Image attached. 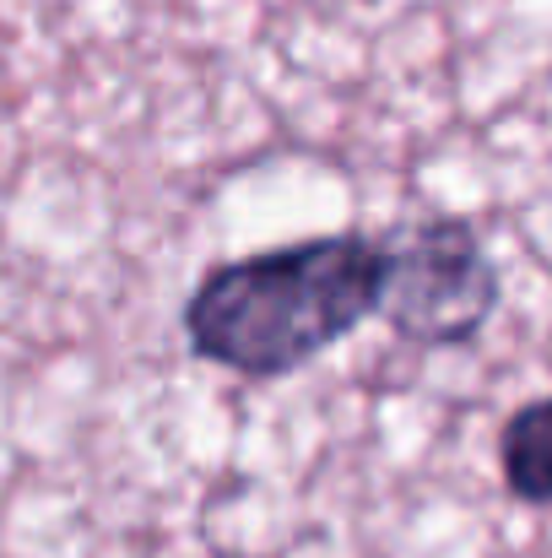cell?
Returning <instances> with one entry per match:
<instances>
[{
	"mask_svg": "<svg viewBox=\"0 0 552 558\" xmlns=\"http://www.w3.org/2000/svg\"><path fill=\"white\" fill-rule=\"evenodd\" d=\"M499 466L504 488L520 505H552V396H537L520 412H510L499 434Z\"/></svg>",
	"mask_w": 552,
	"mask_h": 558,
	"instance_id": "obj_3",
	"label": "cell"
},
{
	"mask_svg": "<svg viewBox=\"0 0 552 558\" xmlns=\"http://www.w3.org/2000/svg\"><path fill=\"white\" fill-rule=\"evenodd\" d=\"M499 304V266L461 217H422L384 239L379 315L395 337L455 348L471 342Z\"/></svg>",
	"mask_w": 552,
	"mask_h": 558,
	"instance_id": "obj_2",
	"label": "cell"
},
{
	"mask_svg": "<svg viewBox=\"0 0 552 558\" xmlns=\"http://www.w3.org/2000/svg\"><path fill=\"white\" fill-rule=\"evenodd\" d=\"M379 293L384 239L320 233L211 266L184 304V337L206 364L277 379L379 315Z\"/></svg>",
	"mask_w": 552,
	"mask_h": 558,
	"instance_id": "obj_1",
	"label": "cell"
}]
</instances>
